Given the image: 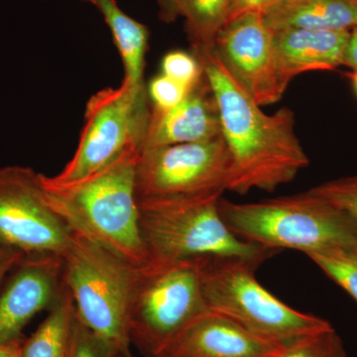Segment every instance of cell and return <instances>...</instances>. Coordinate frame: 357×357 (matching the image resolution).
Masks as SVG:
<instances>
[{
    "label": "cell",
    "mask_w": 357,
    "mask_h": 357,
    "mask_svg": "<svg viewBox=\"0 0 357 357\" xmlns=\"http://www.w3.org/2000/svg\"><path fill=\"white\" fill-rule=\"evenodd\" d=\"M194 54L215 96L231 158L227 191L271 192L292 182L310 163L296 133L293 110L282 107L266 114L230 74L213 47Z\"/></svg>",
    "instance_id": "obj_1"
},
{
    "label": "cell",
    "mask_w": 357,
    "mask_h": 357,
    "mask_svg": "<svg viewBox=\"0 0 357 357\" xmlns=\"http://www.w3.org/2000/svg\"><path fill=\"white\" fill-rule=\"evenodd\" d=\"M140 150L128 148L109 165L67 184L52 182L43 175L54 206L73 230L135 267L149 263L136 195Z\"/></svg>",
    "instance_id": "obj_2"
},
{
    "label": "cell",
    "mask_w": 357,
    "mask_h": 357,
    "mask_svg": "<svg viewBox=\"0 0 357 357\" xmlns=\"http://www.w3.org/2000/svg\"><path fill=\"white\" fill-rule=\"evenodd\" d=\"M220 215L230 230L262 248L293 249L310 255L357 249V222L310 191L255 203L220 198Z\"/></svg>",
    "instance_id": "obj_3"
},
{
    "label": "cell",
    "mask_w": 357,
    "mask_h": 357,
    "mask_svg": "<svg viewBox=\"0 0 357 357\" xmlns=\"http://www.w3.org/2000/svg\"><path fill=\"white\" fill-rule=\"evenodd\" d=\"M222 195L138 202L149 262L241 259L260 265L280 251L243 241L220 215Z\"/></svg>",
    "instance_id": "obj_4"
},
{
    "label": "cell",
    "mask_w": 357,
    "mask_h": 357,
    "mask_svg": "<svg viewBox=\"0 0 357 357\" xmlns=\"http://www.w3.org/2000/svg\"><path fill=\"white\" fill-rule=\"evenodd\" d=\"M204 260L149 262L135 268L128 333L131 345L145 356H158L195 319L211 311L202 282Z\"/></svg>",
    "instance_id": "obj_5"
},
{
    "label": "cell",
    "mask_w": 357,
    "mask_h": 357,
    "mask_svg": "<svg viewBox=\"0 0 357 357\" xmlns=\"http://www.w3.org/2000/svg\"><path fill=\"white\" fill-rule=\"evenodd\" d=\"M63 259L77 318L119 356L132 357L128 307L136 267L75 230Z\"/></svg>",
    "instance_id": "obj_6"
},
{
    "label": "cell",
    "mask_w": 357,
    "mask_h": 357,
    "mask_svg": "<svg viewBox=\"0 0 357 357\" xmlns=\"http://www.w3.org/2000/svg\"><path fill=\"white\" fill-rule=\"evenodd\" d=\"M258 267L241 259L204 260L202 282L208 309L276 344L333 328L326 319L298 311L275 297L256 278Z\"/></svg>",
    "instance_id": "obj_7"
},
{
    "label": "cell",
    "mask_w": 357,
    "mask_h": 357,
    "mask_svg": "<svg viewBox=\"0 0 357 357\" xmlns=\"http://www.w3.org/2000/svg\"><path fill=\"white\" fill-rule=\"evenodd\" d=\"M147 88L135 89L122 82L89 98L84 126L74 156L52 182L67 184L88 177L109 165L130 147L142 148L149 124Z\"/></svg>",
    "instance_id": "obj_8"
},
{
    "label": "cell",
    "mask_w": 357,
    "mask_h": 357,
    "mask_svg": "<svg viewBox=\"0 0 357 357\" xmlns=\"http://www.w3.org/2000/svg\"><path fill=\"white\" fill-rule=\"evenodd\" d=\"M231 158L222 136L201 143L140 150L138 202L191 199L227 191Z\"/></svg>",
    "instance_id": "obj_9"
},
{
    "label": "cell",
    "mask_w": 357,
    "mask_h": 357,
    "mask_svg": "<svg viewBox=\"0 0 357 357\" xmlns=\"http://www.w3.org/2000/svg\"><path fill=\"white\" fill-rule=\"evenodd\" d=\"M73 239L74 230L54 206L43 174L29 167L0 168V248L63 257Z\"/></svg>",
    "instance_id": "obj_10"
},
{
    "label": "cell",
    "mask_w": 357,
    "mask_h": 357,
    "mask_svg": "<svg viewBox=\"0 0 357 357\" xmlns=\"http://www.w3.org/2000/svg\"><path fill=\"white\" fill-rule=\"evenodd\" d=\"M213 49L230 74L261 107L281 100L288 84L282 77L275 31L262 14L250 13L227 22Z\"/></svg>",
    "instance_id": "obj_11"
},
{
    "label": "cell",
    "mask_w": 357,
    "mask_h": 357,
    "mask_svg": "<svg viewBox=\"0 0 357 357\" xmlns=\"http://www.w3.org/2000/svg\"><path fill=\"white\" fill-rule=\"evenodd\" d=\"M64 259L53 255H25L0 292V344L23 337L25 326L50 310L66 288Z\"/></svg>",
    "instance_id": "obj_12"
},
{
    "label": "cell",
    "mask_w": 357,
    "mask_h": 357,
    "mask_svg": "<svg viewBox=\"0 0 357 357\" xmlns=\"http://www.w3.org/2000/svg\"><path fill=\"white\" fill-rule=\"evenodd\" d=\"M284 345L256 337L232 319L208 311L156 357H272Z\"/></svg>",
    "instance_id": "obj_13"
},
{
    "label": "cell",
    "mask_w": 357,
    "mask_h": 357,
    "mask_svg": "<svg viewBox=\"0 0 357 357\" xmlns=\"http://www.w3.org/2000/svg\"><path fill=\"white\" fill-rule=\"evenodd\" d=\"M222 136L215 96L206 76L192 86L183 102L168 110L151 109L143 149L201 143Z\"/></svg>",
    "instance_id": "obj_14"
},
{
    "label": "cell",
    "mask_w": 357,
    "mask_h": 357,
    "mask_svg": "<svg viewBox=\"0 0 357 357\" xmlns=\"http://www.w3.org/2000/svg\"><path fill=\"white\" fill-rule=\"evenodd\" d=\"M349 32L310 29L275 31V49L285 83L289 86L294 77L304 73L332 70L342 66Z\"/></svg>",
    "instance_id": "obj_15"
},
{
    "label": "cell",
    "mask_w": 357,
    "mask_h": 357,
    "mask_svg": "<svg viewBox=\"0 0 357 357\" xmlns=\"http://www.w3.org/2000/svg\"><path fill=\"white\" fill-rule=\"evenodd\" d=\"M268 27L321 31L357 28V0H282L264 16Z\"/></svg>",
    "instance_id": "obj_16"
},
{
    "label": "cell",
    "mask_w": 357,
    "mask_h": 357,
    "mask_svg": "<svg viewBox=\"0 0 357 357\" xmlns=\"http://www.w3.org/2000/svg\"><path fill=\"white\" fill-rule=\"evenodd\" d=\"M100 11L121 56L123 83L135 89L145 88V57L149 29L124 13L115 0H84Z\"/></svg>",
    "instance_id": "obj_17"
},
{
    "label": "cell",
    "mask_w": 357,
    "mask_h": 357,
    "mask_svg": "<svg viewBox=\"0 0 357 357\" xmlns=\"http://www.w3.org/2000/svg\"><path fill=\"white\" fill-rule=\"evenodd\" d=\"M77 312L66 286L36 332L23 342V357H72Z\"/></svg>",
    "instance_id": "obj_18"
},
{
    "label": "cell",
    "mask_w": 357,
    "mask_h": 357,
    "mask_svg": "<svg viewBox=\"0 0 357 357\" xmlns=\"http://www.w3.org/2000/svg\"><path fill=\"white\" fill-rule=\"evenodd\" d=\"M229 0H183L182 17L192 53L213 48L218 32L227 24Z\"/></svg>",
    "instance_id": "obj_19"
},
{
    "label": "cell",
    "mask_w": 357,
    "mask_h": 357,
    "mask_svg": "<svg viewBox=\"0 0 357 357\" xmlns=\"http://www.w3.org/2000/svg\"><path fill=\"white\" fill-rule=\"evenodd\" d=\"M307 257L357 303V249H333Z\"/></svg>",
    "instance_id": "obj_20"
},
{
    "label": "cell",
    "mask_w": 357,
    "mask_h": 357,
    "mask_svg": "<svg viewBox=\"0 0 357 357\" xmlns=\"http://www.w3.org/2000/svg\"><path fill=\"white\" fill-rule=\"evenodd\" d=\"M272 357H347L344 342L335 328L298 338Z\"/></svg>",
    "instance_id": "obj_21"
},
{
    "label": "cell",
    "mask_w": 357,
    "mask_h": 357,
    "mask_svg": "<svg viewBox=\"0 0 357 357\" xmlns=\"http://www.w3.org/2000/svg\"><path fill=\"white\" fill-rule=\"evenodd\" d=\"M309 191L344 211L357 222V174L328 181Z\"/></svg>",
    "instance_id": "obj_22"
},
{
    "label": "cell",
    "mask_w": 357,
    "mask_h": 357,
    "mask_svg": "<svg viewBox=\"0 0 357 357\" xmlns=\"http://www.w3.org/2000/svg\"><path fill=\"white\" fill-rule=\"evenodd\" d=\"M161 74L192 89L203 79L202 63L194 53L182 50L169 52L161 62Z\"/></svg>",
    "instance_id": "obj_23"
},
{
    "label": "cell",
    "mask_w": 357,
    "mask_h": 357,
    "mask_svg": "<svg viewBox=\"0 0 357 357\" xmlns=\"http://www.w3.org/2000/svg\"><path fill=\"white\" fill-rule=\"evenodd\" d=\"M191 89L177 83L170 77L160 74L151 79L147 88L149 102L156 110L173 109L188 96Z\"/></svg>",
    "instance_id": "obj_24"
},
{
    "label": "cell",
    "mask_w": 357,
    "mask_h": 357,
    "mask_svg": "<svg viewBox=\"0 0 357 357\" xmlns=\"http://www.w3.org/2000/svg\"><path fill=\"white\" fill-rule=\"evenodd\" d=\"M72 357H122L76 318Z\"/></svg>",
    "instance_id": "obj_25"
},
{
    "label": "cell",
    "mask_w": 357,
    "mask_h": 357,
    "mask_svg": "<svg viewBox=\"0 0 357 357\" xmlns=\"http://www.w3.org/2000/svg\"><path fill=\"white\" fill-rule=\"evenodd\" d=\"M281 1L282 0H229L227 22L245 14L258 13L265 16Z\"/></svg>",
    "instance_id": "obj_26"
},
{
    "label": "cell",
    "mask_w": 357,
    "mask_h": 357,
    "mask_svg": "<svg viewBox=\"0 0 357 357\" xmlns=\"http://www.w3.org/2000/svg\"><path fill=\"white\" fill-rule=\"evenodd\" d=\"M24 253L15 249L0 248V286L9 272L24 258Z\"/></svg>",
    "instance_id": "obj_27"
},
{
    "label": "cell",
    "mask_w": 357,
    "mask_h": 357,
    "mask_svg": "<svg viewBox=\"0 0 357 357\" xmlns=\"http://www.w3.org/2000/svg\"><path fill=\"white\" fill-rule=\"evenodd\" d=\"M158 6L160 20L164 23H173L182 15L183 0H155Z\"/></svg>",
    "instance_id": "obj_28"
},
{
    "label": "cell",
    "mask_w": 357,
    "mask_h": 357,
    "mask_svg": "<svg viewBox=\"0 0 357 357\" xmlns=\"http://www.w3.org/2000/svg\"><path fill=\"white\" fill-rule=\"evenodd\" d=\"M342 66H347L352 70V72L357 70V28H354L349 32V40L344 49Z\"/></svg>",
    "instance_id": "obj_29"
},
{
    "label": "cell",
    "mask_w": 357,
    "mask_h": 357,
    "mask_svg": "<svg viewBox=\"0 0 357 357\" xmlns=\"http://www.w3.org/2000/svg\"><path fill=\"white\" fill-rule=\"evenodd\" d=\"M24 337L0 344V357H23L22 347Z\"/></svg>",
    "instance_id": "obj_30"
},
{
    "label": "cell",
    "mask_w": 357,
    "mask_h": 357,
    "mask_svg": "<svg viewBox=\"0 0 357 357\" xmlns=\"http://www.w3.org/2000/svg\"><path fill=\"white\" fill-rule=\"evenodd\" d=\"M349 77L351 79L352 86H354L357 93V70L356 72H352L351 74H349Z\"/></svg>",
    "instance_id": "obj_31"
}]
</instances>
